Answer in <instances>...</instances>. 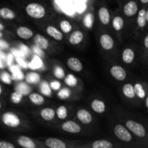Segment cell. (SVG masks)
<instances>
[{
	"mask_svg": "<svg viewBox=\"0 0 148 148\" xmlns=\"http://www.w3.org/2000/svg\"><path fill=\"white\" fill-rule=\"evenodd\" d=\"M20 51H21V53H23V56H27L30 53V50L28 49V47H27L25 45H20Z\"/></svg>",
	"mask_w": 148,
	"mask_h": 148,
	"instance_id": "cell-42",
	"label": "cell"
},
{
	"mask_svg": "<svg viewBox=\"0 0 148 148\" xmlns=\"http://www.w3.org/2000/svg\"><path fill=\"white\" fill-rule=\"evenodd\" d=\"M134 92H135L136 96L138 97L140 99H145L147 97V92L143 85L140 83H136L134 85Z\"/></svg>",
	"mask_w": 148,
	"mask_h": 148,
	"instance_id": "cell-25",
	"label": "cell"
},
{
	"mask_svg": "<svg viewBox=\"0 0 148 148\" xmlns=\"http://www.w3.org/2000/svg\"><path fill=\"white\" fill-rule=\"evenodd\" d=\"M50 85L51 89L54 90H58L61 88V83L58 81H53V82H51Z\"/></svg>",
	"mask_w": 148,
	"mask_h": 148,
	"instance_id": "cell-45",
	"label": "cell"
},
{
	"mask_svg": "<svg viewBox=\"0 0 148 148\" xmlns=\"http://www.w3.org/2000/svg\"><path fill=\"white\" fill-rule=\"evenodd\" d=\"M23 95L19 91L16 90L14 92H13L10 95V100H11L12 102L14 104H18L23 100Z\"/></svg>",
	"mask_w": 148,
	"mask_h": 148,
	"instance_id": "cell-34",
	"label": "cell"
},
{
	"mask_svg": "<svg viewBox=\"0 0 148 148\" xmlns=\"http://www.w3.org/2000/svg\"><path fill=\"white\" fill-rule=\"evenodd\" d=\"M94 23V15L92 13H87L83 18V24L87 28H91Z\"/></svg>",
	"mask_w": 148,
	"mask_h": 148,
	"instance_id": "cell-31",
	"label": "cell"
},
{
	"mask_svg": "<svg viewBox=\"0 0 148 148\" xmlns=\"http://www.w3.org/2000/svg\"><path fill=\"white\" fill-rule=\"evenodd\" d=\"M16 59H17V62L18 63V64L20 65V66H21L22 67L27 68V66H28L27 64L26 63V62L23 59V58L22 57V56H17V57L16 58Z\"/></svg>",
	"mask_w": 148,
	"mask_h": 148,
	"instance_id": "cell-43",
	"label": "cell"
},
{
	"mask_svg": "<svg viewBox=\"0 0 148 148\" xmlns=\"http://www.w3.org/2000/svg\"><path fill=\"white\" fill-rule=\"evenodd\" d=\"M56 116L59 119H65L67 117L68 111L67 108L64 106H60L56 110Z\"/></svg>",
	"mask_w": 148,
	"mask_h": 148,
	"instance_id": "cell-33",
	"label": "cell"
},
{
	"mask_svg": "<svg viewBox=\"0 0 148 148\" xmlns=\"http://www.w3.org/2000/svg\"><path fill=\"white\" fill-rule=\"evenodd\" d=\"M0 26H1V30H3V25L1 24L0 25Z\"/></svg>",
	"mask_w": 148,
	"mask_h": 148,
	"instance_id": "cell-51",
	"label": "cell"
},
{
	"mask_svg": "<svg viewBox=\"0 0 148 148\" xmlns=\"http://www.w3.org/2000/svg\"><path fill=\"white\" fill-rule=\"evenodd\" d=\"M34 43L36 44V46H37L38 47L40 48V49H43V50H46V49L49 48V40L46 39V38H45L44 36H42L40 34H36L34 36Z\"/></svg>",
	"mask_w": 148,
	"mask_h": 148,
	"instance_id": "cell-13",
	"label": "cell"
},
{
	"mask_svg": "<svg viewBox=\"0 0 148 148\" xmlns=\"http://www.w3.org/2000/svg\"><path fill=\"white\" fill-rule=\"evenodd\" d=\"M93 148H112L113 145L111 142L105 140H99L94 142L92 145Z\"/></svg>",
	"mask_w": 148,
	"mask_h": 148,
	"instance_id": "cell-27",
	"label": "cell"
},
{
	"mask_svg": "<svg viewBox=\"0 0 148 148\" xmlns=\"http://www.w3.org/2000/svg\"><path fill=\"white\" fill-rule=\"evenodd\" d=\"M114 134L117 138L125 143H129L132 140V137L130 132L121 124L116 125V127H114Z\"/></svg>",
	"mask_w": 148,
	"mask_h": 148,
	"instance_id": "cell-4",
	"label": "cell"
},
{
	"mask_svg": "<svg viewBox=\"0 0 148 148\" xmlns=\"http://www.w3.org/2000/svg\"><path fill=\"white\" fill-rule=\"evenodd\" d=\"M54 75L58 79H63L65 77L64 71L61 66H56L54 69Z\"/></svg>",
	"mask_w": 148,
	"mask_h": 148,
	"instance_id": "cell-40",
	"label": "cell"
},
{
	"mask_svg": "<svg viewBox=\"0 0 148 148\" xmlns=\"http://www.w3.org/2000/svg\"><path fill=\"white\" fill-rule=\"evenodd\" d=\"M25 12L29 17L33 19H41L46 15L44 7L38 3H29L25 7Z\"/></svg>",
	"mask_w": 148,
	"mask_h": 148,
	"instance_id": "cell-1",
	"label": "cell"
},
{
	"mask_svg": "<svg viewBox=\"0 0 148 148\" xmlns=\"http://www.w3.org/2000/svg\"><path fill=\"white\" fill-rule=\"evenodd\" d=\"M91 108L98 114H103L106 111V104L101 100L95 99L91 102Z\"/></svg>",
	"mask_w": 148,
	"mask_h": 148,
	"instance_id": "cell-17",
	"label": "cell"
},
{
	"mask_svg": "<svg viewBox=\"0 0 148 148\" xmlns=\"http://www.w3.org/2000/svg\"><path fill=\"white\" fill-rule=\"evenodd\" d=\"M64 82L68 86L74 87L77 85V78L73 75H68L64 77Z\"/></svg>",
	"mask_w": 148,
	"mask_h": 148,
	"instance_id": "cell-36",
	"label": "cell"
},
{
	"mask_svg": "<svg viewBox=\"0 0 148 148\" xmlns=\"http://www.w3.org/2000/svg\"><path fill=\"white\" fill-rule=\"evenodd\" d=\"M144 46L147 50H148V33L144 39Z\"/></svg>",
	"mask_w": 148,
	"mask_h": 148,
	"instance_id": "cell-47",
	"label": "cell"
},
{
	"mask_svg": "<svg viewBox=\"0 0 148 148\" xmlns=\"http://www.w3.org/2000/svg\"><path fill=\"white\" fill-rule=\"evenodd\" d=\"M110 73L111 76L118 81H123L127 77V72L125 69L121 66L114 65L110 69Z\"/></svg>",
	"mask_w": 148,
	"mask_h": 148,
	"instance_id": "cell-5",
	"label": "cell"
},
{
	"mask_svg": "<svg viewBox=\"0 0 148 148\" xmlns=\"http://www.w3.org/2000/svg\"><path fill=\"white\" fill-rule=\"evenodd\" d=\"M25 79L28 83L35 84L38 83L40 81V77L38 74L36 72H29L25 76Z\"/></svg>",
	"mask_w": 148,
	"mask_h": 148,
	"instance_id": "cell-28",
	"label": "cell"
},
{
	"mask_svg": "<svg viewBox=\"0 0 148 148\" xmlns=\"http://www.w3.org/2000/svg\"><path fill=\"white\" fill-rule=\"evenodd\" d=\"M62 128L64 132L71 133V134H77L81 132L80 126L72 121H67L63 123L62 125Z\"/></svg>",
	"mask_w": 148,
	"mask_h": 148,
	"instance_id": "cell-6",
	"label": "cell"
},
{
	"mask_svg": "<svg viewBox=\"0 0 148 148\" xmlns=\"http://www.w3.org/2000/svg\"><path fill=\"white\" fill-rule=\"evenodd\" d=\"M2 121L6 126L11 128H16L21 124L20 118L12 112L4 113L2 115Z\"/></svg>",
	"mask_w": 148,
	"mask_h": 148,
	"instance_id": "cell-3",
	"label": "cell"
},
{
	"mask_svg": "<svg viewBox=\"0 0 148 148\" xmlns=\"http://www.w3.org/2000/svg\"><path fill=\"white\" fill-rule=\"evenodd\" d=\"M100 43H101V46H102L103 49L106 51L111 50L114 46V39L110 35L106 34V33H104L101 36Z\"/></svg>",
	"mask_w": 148,
	"mask_h": 148,
	"instance_id": "cell-8",
	"label": "cell"
},
{
	"mask_svg": "<svg viewBox=\"0 0 148 148\" xmlns=\"http://www.w3.org/2000/svg\"><path fill=\"white\" fill-rule=\"evenodd\" d=\"M29 99L32 103L36 106L43 105L45 102V99L43 95L38 92H31L29 94Z\"/></svg>",
	"mask_w": 148,
	"mask_h": 148,
	"instance_id": "cell-23",
	"label": "cell"
},
{
	"mask_svg": "<svg viewBox=\"0 0 148 148\" xmlns=\"http://www.w3.org/2000/svg\"><path fill=\"white\" fill-rule=\"evenodd\" d=\"M122 92L127 98H130V99H132L136 96L134 86L130 83H127L123 86Z\"/></svg>",
	"mask_w": 148,
	"mask_h": 148,
	"instance_id": "cell-24",
	"label": "cell"
},
{
	"mask_svg": "<svg viewBox=\"0 0 148 148\" xmlns=\"http://www.w3.org/2000/svg\"><path fill=\"white\" fill-rule=\"evenodd\" d=\"M17 143L21 147L25 148H36V145L34 142L27 136H20L17 139Z\"/></svg>",
	"mask_w": 148,
	"mask_h": 148,
	"instance_id": "cell-19",
	"label": "cell"
},
{
	"mask_svg": "<svg viewBox=\"0 0 148 148\" xmlns=\"http://www.w3.org/2000/svg\"><path fill=\"white\" fill-rule=\"evenodd\" d=\"M11 71L12 72V78L14 79H17V80H22V79H24L25 77L24 74L22 72V71L19 69L17 66H11L10 68Z\"/></svg>",
	"mask_w": 148,
	"mask_h": 148,
	"instance_id": "cell-30",
	"label": "cell"
},
{
	"mask_svg": "<svg viewBox=\"0 0 148 148\" xmlns=\"http://www.w3.org/2000/svg\"><path fill=\"white\" fill-rule=\"evenodd\" d=\"M33 51L35 52V53H36L37 56H40V57H44L45 56V53L44 51H43V49L38 47L37 46L33 47Z\"/></svg>",
	"mask_w": 148,
	"mask_h": 148,
	"instance_id": "cell-41",
	"label": "cell"
},
{
	"mask_svg": "<svg viewBox=\"0 0 148 148\" xmlns=\"http://www.w3.org/2000/svg\"><path fill=\"white\" fill-rule=\"evenodd\" d=\"M137 23L139 27L141 28H143L147 25V23H148L147 19V10L143 8L139 11L137 17Z\"/></svg>",
	"mask_w": 148,
	"mask_h": 148,
	"instance_id": "cell-18",
	"label": "cell"
},
{
	"mask_svg": "<svg viewBox=\"0 0 148 148\" xmlns=\"http://www.w3.org/2000/svg\"><path fill=\"white\" fill-rule=\"evenodd\" d=\"M13 61V55L12 54H9L8 56H7V64L9 65L11 64V63H12Z\"/></svg>",
	"mask_w": 148,
	"mask_h": 148,
	"instance_id": "cell-46",
	"label": "cell"
},
{
	"mask_svg": "<svg viewBox=\"0 0 148 148\" xmlns=\"http://www.w3.org/2000/svg\"><path fill=\"white\" fill-rule=\"evenodd\" d=\"M42 66H43V62H42L40 56H37V55L33 57L31 62L29 64V67L32 69H40Z\"/></svg>",
	"mask_w": 148,
	"mask_h": 148,
	"instance_id": "cell-29",
	"label": "cell"
},
{
	"mask_svg": "<svg viewBox=\"0 0 148 148\" xmlns=\"http://www.w3.org/2000/svg\"><path fill=\"white\" fill-rule=\"evenodd\" d=\"M1 43H4V42H3V40H1ZM4 44H6V45H4V46H5L6 48H8V44H7V43H4ZM1 49H2V48H3V44H1Z\"/></svg>",
	"mask_w": 148,
	"mask_h": 148,
	"instance_id": "cell-50",
	"label": "cell"
},
{
	"mask_svg": "<svg viewBox=\"0 0 148 148\" xmlns=\"http://www.w3.org/2000/svg\"><path fill=\"white\" fill-rule=\"evenodd\" d=\"M40 116L45 121H51L54 119L56 113L51 108H45L40 111Z\"/></svg>",
	"mask_w": 148,
	"mask_h": 148,
	"instance_id": "cell-20",
	"label": "cell"
},
{
	"mask_svg": "<svg viewBox=\"0 0 148 148\" xmlns=\"http://www.w3.org/2000/svg\"><path fill=\"white\" fill-rule=\"evenodd\" d=\"M145 106H146V107H147V108L148 109V95L147 97H146V98H145Z\"/></svg>",
	"mask_w": 148,
	"mask_h": 148,
	"instance_id": "cell-49",
	"label": "cell"
},
{
	"mask_svg": "<svg viewBox=\"0 0 148 148\" xmlns=\"http://www.w3.org/2000/svg\"><path fill=\"white\" fill-rule=\"evenodd\" d=\"M112 25L116 31H120L124 27V19L121 16H116L112 20Z\"/></svg>",
	"mask_w": 148,
	"mask_h": 148,
	"instance_id": "cell-26",
	"label": "cell"
},
{
	"mask_svg": "<svg viewBox=\"0 0 148 148\" xmlns=\"http://www.w3.org/2000/svg\"><path fill=\"white\" fill-rule=\"evenodd\" d=\"M0 148H14V145L9 142L1 141L0 142Z\"/></svg>",
	"mask_w": 148,
	"mask_h": 148,
	"instance_id": "cell-44",
	"label": "cell"
},
{
	"mask_svg": "<svg viewBox=\"0 0 148 148\" xmlns=\"http://www.w3.org/2000/svg\"><path fill=\"white\" fill-rule=\"evenodd\" d=\"M51 85L47 82H43L40 85V89L43 94L47 96H50L51 95Z\"/></svg>",
	"mask_w": 148,
	"mask_h": 148,
	"instance_id": "cell-37",
	"label": "cell"
},
{
	"mask_svg": "<svg viewBox=\"0 0 148 148\" xmlns=\"http://www.w3.org/2000/svg\"><path fill=\"white\" fill-rule=\"evenodd\" d=\"M126 126L137 137L143 138L147 135V131H146L145 128L141 124L137 122V121L129 120L126 122Z\"/></svg>",
	"mask_w": 148,
	"mask_h": 148,
	"instance_id": "cell-2",
	"label": "cell"
},
{
	"mask_svg": "<svg viewBox=\"0 0 148 148\" xmlns=\"http://www.w3.org/2000/svg\"><path fill=\"white\" fill-rule=\"evenodd\" d=\"M84 34L80 30H75L71 33L69 38V42L72 45H77L83 40Z\"/></svg>",
	"mask_w": 148,
	"mask_h": 148,
	"instance_id": "cell-14",
	"label": "cell"
},
{
	"mask_svg": "<svg viewBox=\"0 0 148 148\" xmlns=\"http://www.w3.org/2000/svg\"><path fill=\"white\" fill-rule=\"evenodd\" d=\"M69 95H70V91L67 88H63L58 92V97L61 99H66L69 98Z\"/></svg>",
	"mask_w": 148,
	"mask_h": 148,
	"instance_id": "cell-38",
	"label": "cell"
},
{
	"mask_svg": "<svg viewBox=\"0 0 148 148\" xmlns=\"http://www.w3.org/2000/svg\"><path fill=\"white\" fill-rule=\"evenodd\" d=\"M46 145L50 148H66V145L65 143H64L62 140H59L57 138H53V137H50V138L46 139Z\"/></svg>",
	"mask_w": 148,
	"mask_h": 148,
	"instance_id": "cell-15",
	"label": "cell"
},
{
	"mask_svg": "<svg viewBox=\"0 0 148 148\" xmlns=\"http://www.w3.org/2000/svg\"><path fill=\"white\" fill-rule=\"evenodd\" d=\"M77 119L84 124H90L92 121V117L90 113L86 109H79L77 113Z\"/></svg>",
	"mask_w": 148,
	"mask_h": 148,
	"instance_id": "cell-10",
	"label": "cell"
},
{
	"mask_svg": "<svg viewBox=\"0 0 148 148\" xmlns=\"http://www.w3.org/2000/svg\"><path fill=\"white\" fill-rule=\"evenodd\" d=\"M98 17H99L100 21L103 25H108L111 21V15H110L109 11L106 7H101L98 11Z\"/></svg>",
	"mask_w": 148,
	"mask_h": 148,
	"instance_id": "cell-12",
	"label": "cell"
},
{
	"mask_svg": "<svg viewBox=\"0 0 148 148\" xmlns=\"http://www.w3.org/2000/svg\"><path fill=\"white\" fill-rule=\"evenodd\" d=\"M16 33L20 38L24 39V40H28L34 36L33 30L25 26L19 27L16 30Z\"/></svg>",
	"mask_w": 148,
	"mask_h": 148,
	"instance_id": "cell-11",
	"label": "cell"
},
{
	"mask_svg": "<svg viewBox=\"0 0 148 148\" xmlns=\"http://www.w3.org/2000/svg\"><path fill=\"white\" fill-rule=\"evenodd\" d=\"M140 2L142 4H148V0H140Z\"/></svg>",
	"mask_w": 148,
	"mask_h": 148,
	"instance_id": "cell-48",
	"label": "cell"
},
{
	"mask_svg": "<svg viewBox=\"0 0 148 148\" xmlns=\"http://www.w3.org/2000/svg\"><path fill=\"white\" fill-rule=\"evenodd\" d=\"M66 64L69 69L75 72H79L83 69L82 62L77 57H69L66 61Z\"/></svg>",
	"mask_w": 148,
	"mask_h": 148,
	"instance_id": "cell-7",
	"label": "cell"
},
{
	"mask_svg": "<svg viewBox=\"0 0 148 148\" xmlns=\"http://www.w3.org/2000/svg\"><path fill=\"white\" fill-rule=\"evenodd\" d=\"M0 17L4 20H13L16 17V14L11 9L2 7L0 10Z\"/></svg>",
	"mask_w": 148,
	"mask_h": 148,
	"instance_id": "cell-22",
	"label": "cell"
},
{
	"mask_svg": "<svg viewBox=\"0 0 148 148\" xmlns=\"http://www.w3.org/2000/svg\"><path fill=\"white\" fill-rule=\"evenodd\" d=\"M60 28L64 33H69L72 31V26L68 20H63L60 22Z\"/></svg>",
	"mask_w": 148,
	"mask_h": 148,
	"instance_id": "cell-32",
	"label": "cell"
},
{
	"mask_svg": "<svg viewBox=\"0 0 148 148\" xmlns=\"http://www.w3.org/2000/svg\"><path fill=\"white\" fill-rule=\"evenodd\" d=\"M138 12V6L135 1H128L124 7V13L127 17H133Z\"/></svg>",
	"mask_w": 148,
	"mask_h": 148,
	"instance_id": "cell-9",
	"label": "cell"
},
{
	"mask_svg": "<svg viewBox=\"0 0 148 148\" xmlns=\"http://www.w3.org/2000/svg\"><path fill=\"white\" fill-rule=\"evenodd\" d=\"M46 33L51 37L53 38L56 40H58V41L62 40V39H63V34H62V33L60 30H58L56 27H55L54 26H48L47 28H46Z\"/></svg>",
	"mask_w": 148,
	"mask_h": 148,
	"instance_id": "cell-16",
	"label": "cell"
},
{
	"mask_svg": "<svg viewBox=\"0 0 148 148\" xmlns=\"http://www.w3.org/2000/svg\"><path fill=\"white\" fill-rule=\"evenodd\" d=\"M134 56H135V54H134V51L130 48L125 49L122 53V59L126 64L132 63L134 59Z\"/></svg>",
	"mask_w": 148,
	"mask_h": 148,
	"instance_id": "cell-21",
	"label": "cell"
},
{
	"mask_svg": "<svg viewBox=\"0 0 148 148\" xmlns=\"http://www.w3.org/2000/svg\"><path fill=\"white\" fill-rule=\"evenodd\" d=\"M147 23H148V9L147 10Z\"/></svg>",
	"mask_w": 148,
	"mask_h": 148,
	"instance_id": "cell-52",
	"label": "cell"
},
{
	"mask_svg": "<svg viewBox=\"0 0 148 148\" xmlns=\"http://www.w3.org/2000/svg\"><path fill=\"white\" fill-rule=\"evenodd\" d=\"M1 79L4 83L10 85L12 82V76L7 72H2L1 74Z\"/></svg>",
	"mask_w": 148,
	"mask_h": 148,
	"instance_id": "cell-39",
	"label": "cell"
},
{
	"mask_svg": "<svg viewBox=\"0 0 148 148\" xmlns=\"http://www.w3.org/2000/svg\"><path fill=\"white\" fill-rule=\"evenodd\" d=\"M16 90L19 92H21L23 95H29V92H30V87L25 83H20L17 87Z\"/></svg>",
	"mask_w": 148,
	"mask_h": 148,
	"instance_id": "cell-35",
	"label": "cell"
}]
</instances>
